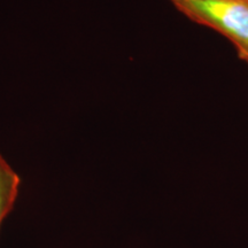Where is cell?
Returning a JSON list of instances; mask_svg holds the SVG:
<instances>
[{"instance_id": "obj_2", "label": "cell", "mask_w": 248, "mask_h": 248, "mask_svg": "<svg viewBox=\"0 0 248 248\" xmlns=\"http://www.w3.org/2000/svg\"><path fill=\"white\" fill-rule=\"evenodd\" d=\"M20 182L17 173L0 154V225L13 209Z\"/></svg>"}, {"instance_id": "obj_1", "label": "cell", "mask_w": 248, "mask_h": 248, "mask_svg": "<svg viewBox=\"0 0 248 248\" xmlns=\"http://www.w3.org/2000/svg\"><path fill=\"white\" fill-rule=\"evenodd\" d=\"M193 22L228 38L248 64V0H169Z\"/></svg>"}]
</instances>
